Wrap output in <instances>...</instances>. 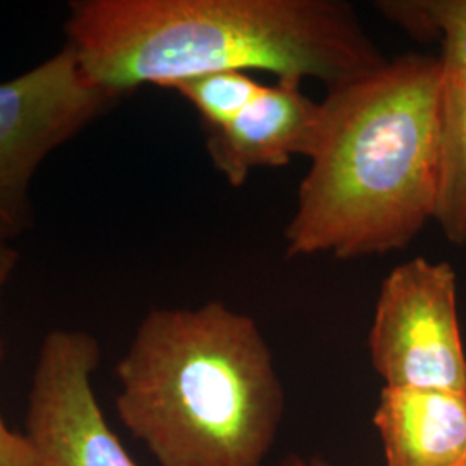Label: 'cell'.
Returning a JSON list of instances; mask_svg holds the SVG:
<instances>
[{
  "label": "cell",
  "mask_w": 466,
  "mask_h": 466,
  "mask_svg": "<svg viewBox=\"0 0 466 466\" xmlns=\"http://www.w3.org/2000/svg\"><path fill=\"white\" fill-rule=\"evenodd\" d=\"M4 342L0 339V361ZM0 466H36L34 451L23 433L13 432L0 417Z\"/></svg>",
  "instance_id": "12"
},
{
  "label": "cell",
  "mask_w": 466,
  "mask_h": 466,
  "mask_svg": "<svg viewBox=\"0 0 466 466\" xmlns=\"http://www.w3.org/2000/svg\"><path fill=\"white\" fill-rule=\"evenodd\" d=\"M117 417L159 466H263L285 396L252 318L219 300L152 309L116 365Z\"/></svg>",
  "instance_id": "3"
},
{
  "label": "cell",
  "mask_w": 466,
  "mask_h": 466,
  "mask_svg": "<svg viewBox=\"0 0 466 466\" xmlns=\"http://www.w3.org/2000/svg\"><path fill=\"white\" fill-rule=\"evenodd\" d=\"M321 125V102L308 97L300 82L279 80L230 125L206 130V149L227 182L238 188L256 167L311 157Z\"/></svg>",
  "instance_id": "7"
},
{
  "label": "cell",
  "mask_w": 466,
  "mask_h": 466,
  "mask_svg": "<svg viewBox=\"0 0 466 466\" xmlns=\"http://www.w3.org/2000/svg\"><path fill=\"white\" fill-rule=\"evenodd\" d=\"M119 97L88 78L67 44L54 57L0 84V237L26 230L30 185L52 150Z\"/></svg>",
  "instance_id": "4"
},
{
  "label": "cell",
  "mask_w": 466,
  "mask_h": 466,
  "mask_svg": "<svg viewBox=\"0 0 466 466\" xmlns=\"http://www.w3.org/2000/svg\"><path fill=\"white\" fill-rule=\"evenodd\" d=\"M279 466H330L327 465L325 461L317 460V458H302L298 454H290L283 460L282 463Z\"/></svg>",
  "instance_id": "14"
},
{
  "label": "cell",
  "mask_w": 466,
  "mask_h": 466,
  "mask_svg": "<svg viewBox=\"0 0 466 466\" xmlns=\"http://www.w3.org/2000/svg\"><path fill=\"white\" fill-rule=\"evenodd\" d=\"M368 348L387 387L466 396L454 268L421 256L394 268L380 287Z\"/></svg>",
  "instance_id": "5"
},
{
  "label": "cell",
  "mask_w": 466,
  "mask_h": 466,
  "mask_svg": "<svg viewBox=\"0 0 466 466\" xmlns=\"http://www.w3.org/2000/svg\"><path fill=\"white\" fill-rule=\"evenodd\" d=\"M446 75L439 57L406 54L329 88L289 258L382 256L433 219Z\"/></svg>",
  "instance_id": "1"
},
{
  "label": "cell",
  "mask_w": 466,
  "mask_h": 466,
  "mask_svg": "<svg viewBox=\"0 0 466 466\" xmlns=\"http://www.w3.org/2000/svg\"><path fill=\"white\" fill-rule=\"evenodd\" d=\"M66 32L88 78L119 99L223 71L332 88L387 63L339 0H78Z\"/></svg>",
  "instance_id": "2"
},
{
  "label": "cell",
  "mask_w": 466,
  "mask_h": 466,
  "mask_svg": "<svg viewBox=\"0 0 466 466\" xmlns=\"http://www.w3.org/2000/svg\"><path fill=\"white\" fill-rule=\"evenodd\" d=\"M458 466H466V458L465 460H463V461H461V463H460V465Z\"/></svg>",
  "instance_id": "16"
},
{
  "label": "cell",
  "mask_w": 466,
  "mask_h": 466,
  "mask_svg": "<svg viewBox=\"0 0 466 466\" xmlns=\"http://www.w3.org/2000/svg\"><path fill=\"white\" fill-rule=\"evenodd\" d=\"M433 221L454 246H466V86L446 80L441 167Z\"/></svg>",
  "instance_id": "9"
},
{
  "label": "cell",
  "mask_w": 466,
  "mask_h": 466,
  "mask_svg": "<svg viewBox=\"0 0 466 466\" xmlns=\"http://www.w3.org/2000/svg\"><path fill=\"white\" fill-rule=\"evenodd\" d=\"M373 425L385 466H458L466 458V396L383 387Z\"/></svg>",
  "instance_id": "8"
},
{
  "label": "cell",
  "mask_w": 466,
  "mask_h": 466,
  "mask_svg": "<svg viewBox=\"0 0 466 466\" xmlns=\"http://www.w3.org/2000/svg\"><path fill=\"white\" fill-rule=\"evenodd\" d=\"M451 82H456V84L463 85V86H466V75L465 76H460V78H451Z\"/></svg>",
  "instance_id": "15"
},
{
  "label": "cell",
  "mask_w": 466,
  "mask_h": 466,
  "mask_svg": "<svg viewBox=\"0 0 466 466\" xmlns=\"http://www.w3.org/2000/svg\"><path fill=\"white\" fill-rule=\"evenodd\" d=\"M375 7L418 40H441L446 80L466 75V0H385Z\"/></svg>",
  "instance_id": "10"
},
{
  "label": "cell",
  "mask_w": 466,
  "mask_h": 466,
  "mask_svg": "<svg viewBox=\"0 0 466 466\" xmlns=\"http://www.w3.org/2000/svg\"><path fill=\"white\" fill-rule=\"evenodd\" d=\"M268 85H261L244 71L211 73L167 86L184 96L206 123V130L223 128L259 99Z\"/></svg>",
  "instance_id": "11"
},
{
  "label": "cell",
  "mask_w": 466,
  "mask_h": 466,
  "mask_svg": "<svg viewBox=\"0 0 466 466\" xmlns=\"http://www.w3.org/2000/svg\"><path fill=\"white\" fill-rule=\"evenodd\" d=\"M17 259H19V252L13 246H9L5 238L0 237V292L5 282L9 280V277L13 275Z\"/></svg>",
  "instance_id": "13"
},
{
  "label": "cell",
  "mask_w": 466,
  "mask_h": 466,
  "mask_svg": "<svg viewBox=\"0 0 466 466\" xmlns=\"http://www.w3.org/2000/svg\"><path fill=\"white\" fill-rule=\"evenodd\" d=\"M99 358V342L88 333L54 330L44 339L23 433L36 466H138L96 398Z\"/></svg>",
  "instance_id": "6"
}]
</instances>
